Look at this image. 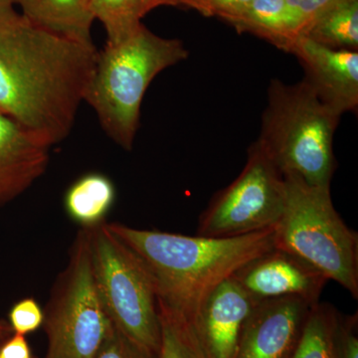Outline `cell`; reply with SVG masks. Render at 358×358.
I'll return each instance as SVG.
<instances>
[{
	"label": "cell",
	"instance_id": "17",
	"mask_svg": "<svg viewBox=\"0 0 358 358\" xmlns=\"http://www.w3.org/2000/svg\"><path fill=\"white\" fill-rule=\"evenodd\" d=\"M334 49H358V0H334L303 34Z\"/></svg>",
	"mask_w": 358,
	"mask_h": 358
},
{
	"label": "cell",
	"instance_id": "27",
	"mask_svg": "<svg viewBox=\"0 0 358 358\" xmlns=\"http://www.w3.org/2000/svg\"><path fill=\"white\" fill-rule=\"evenodd\" d=\"M15 6V0H0V24L13 22L20 17Z\"/></svg>",
	"mask_w": 358,
	"mask_h": 358
},
{
	"label": "cell",
	"instance_id": "5",
	"mask_svg": "<svg viewBox=\"0 0 358 358\" xmlns=\"http://www.w3.org/2000/svg\"><path fill=\"white\" fill-rule=\"evenodd\" d=\"M286 205L275 227V247L285 250L358 298V235L334 208L331 187L284 173Z\"/></svg>",
	"mask_w": 358,
	"mask_h": 358
},
{
	"label": "cell",
	"instance_id": "13",
	"mask_svg": "<svg viewBox=\"0 0 358 358\" xmlns=\"http://www.w3.org/2000/svg\"><path fill=\"white\" fill-rule=\"evenodd\" d=\"M50 148L0 114V206L20 196L46 171Z\"/></svg>",
	"mask_w": 358,
	"mask_h": 358
},
{
	"label": "cell",
	"instance_id": "19",
	"mask_svg": "<svg viewBox=\"0 0 358 358\" xmlns=\"http://www.w3.org/2000/svg\"><path fill=\"white\" fill-rule=\"evenodd\" d=\"M159 358H207L192 322L159 303Z\"/></svg>",
	"mask_w": 358,
	"mask_h": 358
},
{
	"label": "cell",
	"instance_id": "6",
	"mask_svg": "<svg viewBox=\"0 0 358 358\" xmlns=\"http://www.w3.org/2000/svg\"><path fill=\"white\" fill-rule=\"evenodd\" d=\"M86 229L94 282L108 317L129 338L159 353V301L152 273L106 224Z\"/></svg>",
	"mask_w": 358,
	"mask_h": 358
},
{
	"label": "cell",
	"instance_id": "8",
	"mask_svg": "<svg viewBox=\"0 0 358 358\" xmlns=\"http://www.w3.org/2000/svg\"><path fill=\"white\" fill-rule=\"evenodd\" d=\"M286 195L284 174L254 143L243 171L202 212L197 235L236 237L275 227L284 213Z\"/></svg>",
	"mask_w": 358,
	"mask_h": 358
},
{
	"label": "cell",
	"instance_id": "12",
	"mask_svg": "<svg viewBox=\"0 0 358 358\" xmlns=\"http://www.w3.org/2000/svg\"><path fill=\"white\" fill-rule=\"evenodd\" d=\"M255 301L232 277L205 296L192 320L207 358H235L240 334Z\"/></svg>",
	"mask_w": 358,
	"mask_h": 358
},
{
	"label": "cell",
	"instance_id": "30",
	"mask_svg": "<svg viewBox=\"0 0 358 358\" xmlns=\"http://www.w3.org/2000/svg\"><path fill=\"white\" fill-rule=\"evenodd\" d=\"M185 0H176V6H179V4L185 3Z\"/></svg>",
	"mask_w": 358,
	"mask_h": 358
},
{
	"label": "cell",
	"instance_id": "20",
	"mask_svg": "<svg viewBox=\"0 0 358 358\" xmlns=\"http://www.w3.org/2000/svg\"><path fill=\"white\" fill-rule=\"evenodd\" d=\"M90 10L102 22L107 43H117L128 37L141 24V0H89Z\"/></svg>",
	"mask_w": 358,
	"mask_h": 358
},
{
	"label": "cell",
	"instance_id": "22",
	"mask_svg": "<svg viewBox=\"0 0 358 358\" xmlns=\"http://www.w3.org/2000/svg\"><path fill=\"white\" fill-rule=\"evenodd\" d=\"M357 313L343 315L338 312L334 331V357L358 358Z\"/></svg>",
	"mask_w": 358,
	"mask_h": 358
},
{
	"label": "cell",
	"instance_id": "4",
	"mask_svg": "<svg viewBox=\"0 0 358 358\" xmlns=\"http://www.w3.org/2000/svg\"><path fill=\"white\" fill-rule=\"evenodd\" d=\"M339 119L305 79L293 85L273 79L256 143L282 174L294 173L308 185L331 187Z\"/></svg>",
	"mask_w": 358,
	"mask_h": 358
},
{
	"label": "cell",
	"instance_id": "28",
	"mask_svg": "<svg viewBox=\"0 0 358 358\" xmlns=\"http://www.w3.org/2000/svg\"><path fill=\"white\" fill-rule=\"evenodd\" d=\"M159 6H176V0H141V13L145 16L148 11Z\"/></svg>",
	"mask_w": 358,
	"mask_h": 358
},
{
	"label": "cell",
	"instance_id": "25",
	"mask_svg": "<svg viewBox=\"0 0 358 358\" xmlns=\"http://www.w3.org/2000/svg\"><path fill=\"white\" fill-rule=\"evenodd\" d=\"M333 1L334 0H286L294 20L301 26V34L308 24Z\"/></svg>",
	"mask_w": 358,
	"mask_h": 358
},
{
	"label": "cell",
	"instance_id": "18",
	"mask_svg": "<svg viewBox=\"0 0 358 358\" xmlns=\"http://www.w3.org/2000/svg\"><path fill=\"white\" fill-rule=\"evenodd\" d=\"M338 312L329 303H315L292 358H334V331Z\"/></svg>",
	"mask_w": 358,
	"mask_h": 358
},
{
	"label": "cell",
	"instance_id": "10",
	"mask_svg": "<svg viewBox=\"0 0 358 358\" xmlns=\"http://www.w3.org/2000/svg\"><path fill=\"white\" fill-rule=\"evenodd\" d=\"M232 278L256 303L299 296L313 305L329 281L300 257L277 247L245 264Z\"/></svg>",
	"mask_w": 358,
	"mask_h": 358
},
{
	"label": "cell",
	"instance_id": "26",
	"mask_svg": "<svg viewBox=\"0 0 358 358\" xmlns=\"http://www.w3.org/2000/svg\"><path fill=\"white\" fill-rule=\"evenodd\" d=\"M0 358H32L31 350L24 336L14 334L0 346Z\"/></svg>",
	"mask_w": 358,
	"mask_h": 358
},
{
	"label": "cell",
	"instance_id": "16",
	"mask_svg": "<svg viewBox=\"0 0 358 358\" xmlns=\"http://www.w3.org/2000/svg\"><path fill=\"white\" fill-rule=\"evenodd\" d=\"M115 199L114 183L101 173H88L78 179L65 195V209L84 228L103 222Z\"/></svg>",
	"mask_w": 358,
	"mask_h": 358
},
{
	"label": "cell",
	"instance_id": "14",
	"mask_svg": "<svg viewBox=\"0 0 358 358\" xmlns=\"http://www.w3.org/2000/svg\"><path fill=\"white\" fill-rule=\"evenodd\" d=\"M15 4L32 25L80 43L94 44L95 18L88 0H15Z\"/></svg>",
	"mask_w": 358,
	"mask_h": 358
},
{
	"label": "cell",
	"instance_id": "11",
	"mask_svg": "<svg viewBox=\"0 0 358 358\" xmlns=\"http://www.w3.org/2000/svg\"><path fill=\"white\" fill-rule=\"evenodd\" d=\"M305 69V80L327 107L341 115L358 106V52L334 49L300 35L289 45Z\"/></svg>",
	"mask_w": 358,
	"mask_h": 358
},
{
	"label": "cell",
	"instance_id": "3",
	"mask_svg": "<svg viewBox=\"0 0 358 358\" xmlns=\"http://www.w3.org/2000/svg\"><path fill=\"white\" fill-rule=\"evenodd\" d=\"M187 57L182 42L157 36L141 23L122 41L107 43L98 52L85 102L110 140L131 150L150 83L162 71Z\"/></svg>",
	"mask_w": 358,
	"mask_h": 358
},
{
	"label": "cell",
	"instance_id": "23",
	"mask_svg": "<svg viewBox=\"0 0 358 358\" xmlns=\"http://www.w3.org/2000/svg\"><path fill=\"white\" fill-rule=\"evenodd\" d=\"M9 320L14 334L25 336L36 331L43 324L44 313L36 301L24 299L11 308Z\"/></svg>",
	"mask_w": 358,
	"mask_h": 358
},
{
	"label": "cell",
	"instance_id": "24",
	"mask_svg": "<svg viewBox=\"0 0 358 358\" xmlns=\"http://www.w3.org/2000/svg\"><path fill=\"white\" fill-rule=\"evenodd\" d=\"M253 0H185L183 6L193 7L204 15H217L233 23L241 17Z\"/></svg>",
	"mask_w": 358,
	"mask_h": 358
},
{
	"label": "cell",
	"instance_id": "31",
	"mask_svg": "<svg viewBox=\"0 0 358 358\" xmlns=\"http://www.w3.org/2000/svg\"><path fill=\"white\" fill-rule=\"evenodd\" d=\"M88 1H89V0H88Z\"/></svg>",
	"mask_w": 358,
	"mask_h": 358
},
{
	"label": "cell",
	"instance_id": "29",
	"mask_svg": "<svg viewBox=\"0 0 358 358\" xmlns=\"http://www.w3.org/2000/svg\"><path fill=\"white\" fill-rule=\"evenodd\" d=\"M11 331H13V329H11L10 326L0 320V341L8 336Z\"/></svg>",
	"mask_w": 358,
	"mask_h": 358
},
{
	"label": "cell",
	"instance_id": "7",
	"mask_svg": "<svg viewBox=\"0 0 358 358\" xmlns=\"http://www.w3.org/2000/svg\"><path fill=\"white\" fill-rule=\"evenodd\" d=\"M45 358H94L114 329L96 292L84 228L57 281L46 312Z\"/></svg>",
	"mask_w": 358,
	"mask_h": 358
},
{
	"label": "cell",
	"instance_id": "21",
	"mask_svg": "<svg viewBox=\"0 0 358 358\" xmlns=\"http://www.w3.org/2000/svg\"><path fill=\"white\" fill-rule=\"evenodd\" d=\"M94 358H159V353L148 350L129 338L114 326L112 333Z\"/></svg>",
	"mask_w": 358,
	"mask_h": 358
},
{
	"label": "cell",
	"instance_id": "15",
	"mask_svg": "<svg viewBox=\"0 0 358 358\" xmlns=\"http://www.w3.org/2000/svg\"><path fill=\"white\" fill-rule=\"evenodd\" d=\"M233 24L287 52L292 42L301 34V26L294 20L286 0H253L246 13Z\"/></svg>",
	"mask_w": 358,
	"mask_h": 358
},
{
	"label": "cell",
	"instance_id": "9",
	"mask_svg": "<svg viewBox=\"0 0 358 358\" xmlns=\"http://www.w3.org/2000/svg\"><path fill=\"white\" fill-rule=\"evenodd\" d=\"M315 305L299 296L257 303L242 329L235 358L293 357Z\"/></svg>",
	"mask_w": 358,
	"mask_h": 358
},
{
	"label": "cell",
	"instance_id": "1",
	"mask_svg": "<svg viewBox=\"0 0 358 358\" xmlns=\"http://www.w3.org/2000/svg\"><path fill=\"white\" fill-rule=\"evenodd\" d=\"M98 51L28 22L0 24V114L49 148L74 128Z\"/></svg>",
	"mask_w": 358,
	"mask_h": 358
},
{
	"label": "cell",
	"instance_id": "2",
	"mask_svg": "<svg viewBox=\"0 0 358 358\" xmlns=\"http://www.w3.org/2000/svg\"><path fill=\"white\" fill-rule=\"evenodd\" d=\"M152 273L157 301L192 322L200 303L242 266L275 247V227L236 237L185 236L106 224Z\"/></svg>",
	"mask_w": 358,
	"mask_h": 358
}]
</instances>
